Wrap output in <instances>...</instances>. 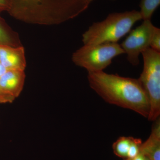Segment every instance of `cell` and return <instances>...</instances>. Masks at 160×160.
<instances>
[{
	"label": "cell",
	"mask_w": 160,
	"mask_h": 160,
	"mask_svg": "<svg viewBox=\"0 0 160 160\" xmlns=\"http://www.w3.org/2000/svg\"><path fill=\"white\" fill-rule=\"evenodd\" d=\"M88 79L91 89L107 102L148 118L150 111L149 98L138 79L101 71L88 72Z\"/></svg>",
	"instance_id": "6da1fadb"
},
{
	"label": "cell",
	"mask_w": 160,
	"mask_h": 160,
	"mask_svg": "<svg viewBox=\"0 0 160 160\" xmlns=\"http://www.w3.org/2000/svg\"><path fill=\"white\" fill-rule=\"evenodd\" d=\"M92 0H12L9 13L34 21H54L70 17L89 6Z\"/></svg>",
	"instance_id": "7a4b0ae2"
},
{
	"label": "cell",
	"mask_w": 160,
	"mask_h": 160,
	"mask_svg": "<svg viewBox=\"0 0 160 160\" xmlns=\"http://www.w3.org/2000/svg\"><path fill=\"white\" fill-rule=\"evenodd\" d=\"M142 20L139 11L133 10L110 13L102 22L93 23L82 35L84 45L118 43Z\"/></svg>",
	"instance_id": "3957f363"
},
{
	"label": "cell",
	"mask_w": 160,
	"mask_h": 160,
	"mask_svg": "<svg viewBox=\"0 0 160 160\" xmlns=\"http://www.w3.org/2000/svg\"><path fill=\"white\" fill-rule=\"evenodd\" d=\"M143 69L139 80L149 98L148 120L154 122L160 115V52L151 48L142 52Z\"/></svg>",
	"instance_id": "277c9868"
},
{
	"label": "cell",
	"mask_w": 160,
	"mask_h": 160,
	"mask_svg": "<svg viewBox=\"0 0 160 160\" xmlns=\"http://www.w3.org/2000/svg\"><path fill=\"white\" fill-rule=\"evenodd\" d=\"M124 53L118 43L84 45L72 54V59L76 65L88 72H98L109 66L114 58Z\"/></svg>",
	"instance_id": "5b68a950"
},
{
	"label": "cell",
	"mask_w": 160,
	"mask_h": 160,
	"mask_svg": "<svg viewBox=\"0 0 160 160\" xmlns=\"http://www.w3.org/2000/svg\"><path fill=\"white\" fill-rule=\"evenodd\" d=\"M154 28L151 20H144L141 25L129 32L126 39L120 45L127 54L128 62L132 66L139 64L140 54L150 47Z\"/></svg>",
	"instance_id": "8992f818"
},
{
	"label": "cell",
	"mask_w": 160,
	"mask_h": 160,
	"mask_svg": "<svg viewBox=\"0 0 160 160\" xmlns=\"http://www.w3.org/2000/svg\"><path fill=\"white\" fill-rule=\"evenodd\" d=\"M0 63L7 70L24 71L26 63L22 46L14 47L0 45Z\"/></svg>",
	"instance_id": "52a82bcc"
},
{
	"label": "cell",
	"mask_w": 160,
	"mask_h": 160,
	"mask_svg": "<svg viewBox=\"0 0 160 160\" xmlns=\"http://www.w3.org/2000/svg\"><path fill=\"white\" fill-rule=\"evenodd\" d=\"M25 79L24 71L7 70L0 78V89L16 98L22 90Z\"/></svg>",
	"instance_id": "ba28073f"
},
{
	"label": "cell",
	"mask_w": 160,
	"mask_h": 160,
	"mask_svg": "<svg viewBox=\"0 0 160 160\" xmlns=\"http://www.w3.org/2000/svg\"><path fill=\"white\" fill-rule=\"evenodd\" d=\"M154 122L150 136L141 145L140 153L151 160H160V118Z\"/></svg>",
	"instance_id": "9c48e42d"
},
{
	"label": "cell",
	"mask_w": 160,
	"mask_h": 160,
	"mask_svg": "<svg viewBox=\"0 0 160 160\" xmlns=\"http://www.w3.org/2000/svg\"><path fill=\"white\" fill-rule=\"evenodd\" d=\"M0 45H6L14 47L22 46L17 32L13 31L1 17Z\"/></svg>",
	"instance_id": "30bf717a"
},
{
	"label": "cell",
	"mask_w": 160,
	"mask_h": 160,
	"mask_svg": "<svg viewBox=\"0 0 160 160\" xmlns=\"http://www.w3.org/2000/svg\"><path fill=\"white\" fill-rule=\"evenodd\" d=\"M133 138L131 137H122L119 138L112 145L114 154L118 157L127 159L128 152Z\"/></svg>",
	"instance_id": "8fae6325"
},
{
	"label": "cell",
	"mask_w": 160,
	"mask_h": 160,
	"mask_svg": "<svg viewBox=\"0 0 160 160\" xmlns=\"http://www.w3.org/2000/svg\"><path fill=\"white\" fill-rule=\"evenodd\" d=\"M160 4V0H141L140 14L142 20H151L155 11Z\"/></svg>",
	"instance_id": "7c38bea8"
},
{
	"label": "cell",
	"mask_w": 160,
	"mask_h": 160,
	"mask_svg": "<svg viewBox=\"0 0 160 160\" xmlns=\"http://www.w3.org/2000/svg\"><path fill=\"white\" fill-rule=\"evenodd\" d=\"M142 141L140 139L134 138L132 142L131 146L129 148L128 153V158L129 159H132V158L136 157L140 152V148L142 145Z\"/></svg>",
	"instance_id": "4fadbf2b"
},
{
	"label": "cell",
	"mask_w": 160,
	"mask_h": 160,
	"mask_svg": "<svg viewBox=\"0 0 160 160\" xmlns=\"http://www.w3.org/2000/svg\"><path fill=\"white\" fill-rule=\"evenodd\" d=\"M150 48L160 52V29L155 26L151 38Z\"/></svg>",
	"instance_id": "5bb4252c"
},
{
	"label": "cell",
	"mask_w": 160,
	"mask_h": 160,
	"mask_svg": "<svg viewBox=\"0 0 160 160\" xmlns=\"http://www.w3.org/2000/svg\"><path fill=\"white\" fill-rule=\"evenodd\" d=\"M15 99V98L2 91L0 89V104L12 103Z\"/></svg>",
	"instance_id": "9a60e30c"
},
{
	"label": "cell",
	"mask_w": 160,
	"mask_h": 160,
	"mask_svg": "<svg viewBox=\"0 0 160 160\" xmlns=\"http://www.w3.org/2000/svg\"><path fill=\"white\" fill-rule=\"evenodd\" d=\"M12 0H0V12L10 11L12 5Z\"/></svg>",
	"instance_id": "2e32d148"
},
{
	"label": "cell",
	"mask_w": 160,
	"mask_h": 160,
	"mask_svg": "<svg viewBox=\"0 0 160 160\" xmlns=\"http://www.w3.org/2000/svg\"><path fill=\"white\" fill-rule=\"evenodd\" d=\"M7 70V69L0 63V78L6 72Z\"/></svg>",
	"instance_id": "e0dca14e"
},
{
	"label": "cell",
	"mask_w": 160,
	"mask_h": 160,
	"mask_svg": "<svg viewBox=\"0 0 160 160\" xmlns=\"http://www.w3.org/2000/svg\"><path fill=\"white\" fill-rule=\"evenodd\" d=\"M144 158H145V156L139 152V153L136 157L131 160H144Z\"/></svg>",
	"instance_id": "ac0fdd59"
},
{
	"label": "cell",
	"mask_w": 160,
	"mask_h": 160,
	"mask_svg": "<svg viewBox=\"0 0 160 160\" xmlns=\"http://www.w3.org/2000/svg\"><path fill=\"white\" fill-rule=\"evenodd\" d=\"M144 160H151L148 157H147L145 156V158H144Z\"/></svg>",
	"instance_id": "d6986e66"
},
{
	"label": "cell",
	"mask_w": 160,
	"mask_h": 160,
	"mask_svg": "<svg viewBox=\"0 0 160 160\" xmlns=\"http://www.w3.org/2000/svg\"><path fill=\"white\" fill-rule=\"evenodd\" d=\"M125 160H131V159H125Z\"/></svg>",
	"instance_id": "ffe728a7"
},
{
	"label": "cell",
	"mask_w": 160,
	"mask_h": 160,
	"mask_svg": "<svg viewBox=\"0 0 160 160\" xmlns=\"http://www.w3.org/2000/svg\"></svg>",
	"instance_id": "44dd1931"
}]
</instances>
